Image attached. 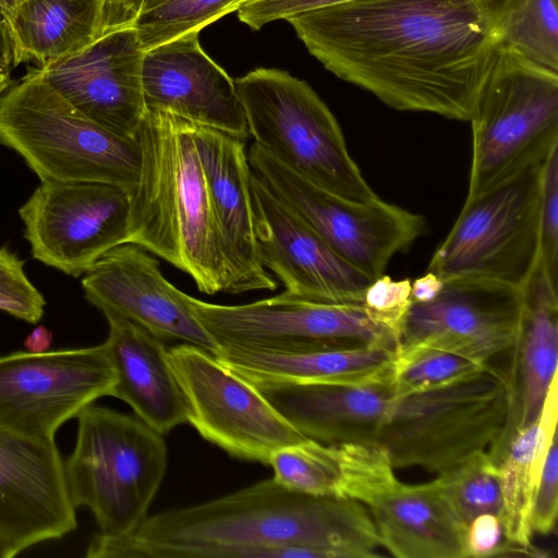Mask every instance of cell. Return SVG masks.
I'll return each instance as SVG.
<instances>
[{"label":"cell","mask_w":558,"mask_h":558,"mask_svg":"<svg viewBox=\"0 0 558 558\" xmlns=\"http://www.w3.org/2000/svg\"><path fill=\"white\" fill-rule=\"evenodd\" d=\"M287 21L339 78L396 110L462 121L500 47L485 0H352Z\"/></svg>","instance_id":"cell-1"},{"label":"cell","mask_w":558,"mask_h":558,"mask_svg":"<svg viewBox=\"0 0 558 558\" xmlns=\"http://www.w3.org/2000/svg\"><path fill=\"white\" fill-rule=\"evenodd\" d=\"M367 508L260 481L196 506L147 517L131 534H95L88 558H373Z\"/></svg>","instance_id":"cell-2"},{"label":"cell","mask_w":558,"mask_h":558,"mask_svg":"<svg viewBox=\"0 0 558 558\" xmlns=\"http://www.w3.org/2000/svg\"><path fill=\"white\" fill-rule=\"evenodd\" d=\"M136 138L142 163L138 181L129 191L128 243L186 272L208 295L229 293L231 268L193 123L171 112L146 110Z\"/></svg>","instance_id":"cell-3"},{"label":"cell","mask_w":558,"mask_h":558,"mask_svg":"<svg viewBox=\"0 0 558 558\" xmlns=\"http://www.w3.org/2000/svg\"><path fill=\"white\" fill-rule=\"evenodd\" d=\"M514 376L488 364L452 384L395 397L376 441L395 469L417 466L436 474L492 452L511 424Z\"/></svg>","instance_id":"cell-4"},{"label":"cell","mask_w":558,"mask_h":558,"mask_svg":"<svg viewBox=\"0 0 558 558\" xmlns=\"http://www.w3.org/2000/svg\"><path fill=\"white\" fill-rule=\"evenodd\" d=\"M0 144L13 149L41 181L101 182L130 191L142 150L92 121L31 68L0 98Z\"/></svg>","instance_id":"cell-5"},{"label":"cell","mask_w":558,"mask_h":558,"mask_svg":"<svg viewBox=\"0 0 558 558\" xmlns=\"http://www.w3.org/2000/svg\"><path fill=\"white\" fill-rule=\"evenodd\" d=\"M76 418L75 446L64 461L72 502L90 510L99 534H131L148 517L167 471L163 435L135 414L95 404Z\"/></svg>","instance_id":"cell-6"},{"label":"cell","mask_w":558,"mask_h":558,"mask_svg":"<svg viewBox=\"0 0 558 558\" xmlns=\"http://www.w3.org/2000/svg\"><path fill=\"white\" fill-rule=\"evenodd\" d=\"M234 85L250 136L278 162L342 198H379L350 156L337 119L305 81L257 68Z\"/></svg>","instance_id":"cell-7"},{"label":"cell","mask_w":558,"mask_h":558,"mask_svg":"<svg viewBox=\"0 0 558 558\" xmlns=\"http://www.w3.org/2000/svg\"><path fill=\"white\" fill-rule=\"evenodd\" d=\"M466 199L543 163L558 147V72L499 48L469 120Z\"/></svg>","instance_id":"cell-8"},{"label":"cell","mask_w":558,"mask_h":558,"mask_svg":"<svg viewBox=\"0 0 558 558\" xmlns=\"http://www.w3.org/2000/svg\"><path fill=\"white\" fill-rule=\"evenodd\" d=\"M545 161L465 201L426 271L444 281L485 279L522 290L539 263Z\"/></svg>","instance_id":"cell-9"},{"label":"cell","mask_w":558,"mask_h":558,"mask_svg":"<svg viewBox=\"0 0 558 558\" xmlns=\"http://www.w3.org/2000/svg\"><path fill=\"white\" fill-rule=\"evenodd\" d=\"M186 302L219 348L306 352L398 345L395 332L362 304L311 301L284 292L242 305L214 304L187 294Z\"/></svg>","instance_id":"cell-10"},{"label":"cell","mask_w":558,"mask_h":558,"mask_svg":"<svg viewBox=\"0 0 558 558\" xmlns=\"http://www.w3.org/2000/svg\"><path fill=\"white\" fill-rule=\"evenodd\" d=\"M247 160L253 174L276 198L372 279L384 275L391 258L424 231L421 215L381 198L359 203L333 195L278 162L255 142Z\"/></svg>","instance_id":"cell-11"},{"label":"cell","mask_w":558,"mask_h":558,"mask_svg":"<svg viewBox=\"0 0 558 558\" xmlns=\"http://www.w3.org/2000/svg\"><path fill=\"white\" fill-rule=\"evenodd\" d=\"M117 375L106 344L0 356V428L54 439L69 420L106 396Z\"/></svg>","instance_id":"cell-12"},{"label":"cell","mask_w":558,"mask_h":558,"mask_svg":"<svg viewBox=\"0 0 558 558\" xmlns=\"http://www.w3.org/2000/svg\"><path fill=\"white\" fill-rule=\"evenodd\" d=\"M169 355L191 404L189 423L230 456L268 464L277 450L307 439L214 354L182 342Z\"/></svg>","instance_id":"cell-13"},{"label":"cell","mask_w":558,"mask_h":558,"mask_svg":"<svg viewBox=\"0 0 558 558\" xmlns=\"http://www.w3.org/2000/svg\"><path fill=\"white\" fill-rule=\"evenodd\" d=\"M19 215L32 256L75 278L129 240V191L108 183L41 181Z\"/></svg>","instance_id":"cell-14"},{"label":"cell","mask_w":558,"mask_h":558,"mask_svg":"<svg viewBox=\"0 0 558 558\" xmlns=\"http://www.w3.org/2000/svg\"><path fill=\"white\" fill-rule=\"evenodd\" d=\"M522 312L520 289L485 279L447 280L433 300L411 303L397 347H432L488 364L518 352Z\"/></svg>","instance_id":"cell-15"},{"label":"cell","mask_w":558,"mask_h":558,"mask_svg":"<svg viewBox=\"0 0 558 558\" xmlns=\"http://www.w3.org/2000/svg\"><path fill=\"white\" fill-rule=\"evenodd\" d=\"M135 15H120L88 45L38 69L82 114L124 137H136L146 112Z\"/></svg>","instance_id":"cell-16"},{"label":"cell","mask_w":558,"mask_h":558,"mask_svg":"<svg viewBox=\"0 0 558 558\" xmlns=\"http://www.w3.org/2000/svg\"><path fill=\"white\" fill-rule=\"evenodd\" d=\"M251 194L262 265L284 293L311 301L362 304L374 280L339 255L253 174Z\"/></svg>","instance_id":"cell-17"},{"label":"cell","mask_w":558,"mask_h":558,"mask_svg":"<svg viewBox=\"0 0 558 558\" xmlns=\"http://www.w3.org/2000/svg\"><path fill=\"white\" fill-rule=\"evenodd\" d=\"M76 527V508L54 439L0 428V538L10 558Z\"/></svg>","instance_id":"cell-18"},{"label":"cell","mask_w":558,"mask_h":558,"mask_svg":"<svg viewBox=\"0 0 558 558\" xmlns=\"http://www.w3.org/2000/svg\"><path fill=\"white\" fill-rule=\"evenodd\" d=\"M86 300L106 314L123 317L162 341H181L215 356L220 348L198 322L186 293L162 275L147 250L123 243L102 255L82 279Z\"/></svg>","instance_id":"cell-19"},{"label":"cell","mask_w":558,"mask_h":558,"mask_svg":"<svg viewBox=\"0 0 558 558\" xmlns=\"http://www.w3.org/2000/svg\"><path fill=\"white\" fill-rule=\"evenodd\" d=\"M198 34L189 33L144 52L145 108L245 141L250 132L234 80L203 50Z\"/></svg>","instance_id":"cell-20"},{"label":"cell","mask_w":558,"mask_h":558,"mask_svg":"<svg viewBox=\"0 0 558 558\" xmlns=\"http://www.w3.org/2000/svg\"><path fill=\"white\" fill-rule=\"evenodd\" d=\"M242 378L304 437L322 444L376 441L395 398L390 376L356 384Z\"/></svg>","instance_id":"cell-21"},{"label":"cell","mask_w":558,"mask_h":558,"mask_svg":"<svg viewBox=\"0 0 558 558\" xmlns=\"http://www.w3.org/2000/svg\"><path fill=\"white\" fill-rule=\"evenodd\" d=\"M193 134L231 268L229 293L274 291L277 281L262 265L257 246L245 141L195 123Z\"/></svg>","instance_id":"cell-22"},{"label":"cell","mask_w":558,"mask_h":558,"mask_svg":"<svg viewBox=\"0 0 558 558\" xmlns=\"http://www.w3.org/2000/svg\"><path fill=\"white\" fill-rule=\"evenodd\" d=\"M380 546L398 558H466V527L435 481L400 482L390 468L372 481L360 499Z\"/></svg>","instance_id":"cell-23"},{"label":"cell","mask_w":558,"mask_h":558,"mask_svg":"<svg viewBox=\"0 0 558 558\" xmlns=\"http://www.w3.org/2000/svg\"><path fill=\"white\" fill-rule=\"evenodd\" d=\"M105 317L109 332L104 343L117 375L112 397L162 435L189 423L191 404L165 341L118 315Z\"/></svg>","instance_id":"cell-24"},{"label":"cell","mask_w":558,"mask_h":558,"mask_svg":"<svg viewBox=\"0 0 558 558\" xmlns=\"http://www.w3.org/2000/svg\"><path fill=\"white\" fill-rule=\"evenodd\" d=\"M132 11L131 0H26L2 17L13 68L33 61L40 69L71 54Z\"/></svg>","instance_id":"cell-25"},{"label":"cell","mask_w":558,"mask_h":558,"mask_svg":"<svg viewBox=\"0 0 558 558\" xmlns=\"http://www.w3.org/2000/svg\"><path fill=\"white\" fill-rule=\"evenodd\" d=\"M396 350L385 345L306 352L220 348L216 359L245 378L356 384L389 377Z\"/></svg>","instance_id":"cell-26"},{"label":"cell","mask_w":558,"mask_h":558,"mask_svg":"<svg viewBox=\"0 0 558 558\" xmlns=\"http://www.w3.org/2000/svg\"><path fill=\"white\" fill-rule=\"evenodd\" d=\"M522 295L518 344V352L522 353V395L512 433L538 418L557 376L558 362V286L550 281L539 263L522 289Z\"/></svg>","instance_id":"cell-27"},{"label":"cell","mask_w":558,"mask_h":558,"mask_svg":"<svg viewBox=\"0 0 558 558\" xmlns=\"http://www.w3.org/2000/svg\"><path fill=\"white\" fill-rule=\"evenodd\" d=\"M378 449L376 441L322 444L306 439L277 450L268 464L274 480L289 489L351 498Z\"/></svg>","instance_id":"cell-28"},{"label":"cell","mask_w":558,"mask_h":558,"mask_svg":"<svg viewBox=\"0 0 558 558\" xmlns=\"http://www.w3.org/2000/svg\"><path fill=\"white\" fill-rule=\"evenodd\" d=\"M538 420V418H537ZM537 420L517 428L498 460L501 492L500 519L511 555L532 548V508L536 482L532 472L537 442Z\"/></svg>","instance_id":"cell-29"},{"label":"cell","mask_w":558,"mask_h":558,"mask_svg":"<svg viewBox=\"0 0 558 558\" xmlns=\"http://www.w3.org/2000/svg\"><path fill=\"white\" fill-rule=\"evenodd\" d=\"M500 47L558 72V0H485Z\"/></svg>","instance_id":"cell-30"},{"label":"cell","mask_w":558,"mask_h":558,"mask_svg":"<svg viewBox=\"0 0 558 558\" xmlns=\"http://www.w3.org/2000/svg\"><path fill=\"white\" fill-rule=\"evenodd\" d=\"M442 497L466 527L477 515L500 514L498 463L488 451L478 452L434 480Z\"/></svg>","instance_id":"cell-31"},{"label":"cell","mask_w":558,"mask_h":558,"mask_svg":"<svg viewBox=\"0 0 558 558\" xmlns=\"http://www.w3.org/2000/svg\"><path fill=\"white\" fill-rule=\"evenodd\" d=\"M488 364L432 347L400 345L391 365L395 397L421 392L470 377Z\"/></svg>","instance_id":"cell-32"},{"label":"cell","mask_w":558,"mask_h":558,"mask_svg":"<svg viewBox=\"0 0 558 558\" xmlns=\"http://www.w3.org/2000/svg\"><path fill=\"white\" fill-rule=\"evenodd\" d=\"M241 0H163L135 15L133 25L144 51L198 32L236 11Z\"/></svg>","instance_id":"cell-33"},{"label":"cell","mask_w":558,"mask_h":558,"mask_svg":"<svg viewBox=\"0 0 558 558\" xmlns=\"http://www.w3.org/2000/svg\"><path fill=\"white\" fill-rule=\"evenodd\" d=\"M25 260L8 247L0 248V311L27 322L38 323L46 301L24 271Z\"/></svg>","instance_id":"cell-34"},{"label":"cell","mask_w":558,"mask_h":558,"mask_svg":"<svg viewBox=\"0 0 558 558\" xmlns=\"http://www.w3.org/2000/svg\"><path fill=\"white\" fill-rule=\"evenodd\" d=\"M539 265L558 286V147L544 165L539 211Z\"/></svg>","instance_id":"cell-35"},{"label":"cell","mask_w":558,"mask_h":558,"mask_svg":"<svg viewBox=\"0 0 558 558\" xmlns=\"http://www.w3.org/2000/svg\"><path fill=\"white\" fill-rule=\"evenodd\" d=\"M411 303V280H392L381 275L366 288L362 305L372 318L392 330L398 339Z\"/></svg>","instance_id":"cell-36"},{"label":"cell","mask_w":558,"mask_h":558,"mask_svg":"<svg viewBox=\"0 0 558 558\" xmlns=\"http://www.w3.org/2000/svg\"><path fill=\"white\" fill-rule=\"evenodd\" d=\"M558 512V449L557 437L548 448L535 489L532 508L533 533L550 534Z\"/></svg>","instance_id":"cell-37"},{"label":"cell","mask_w":558,"mask_h":558,"mask_svg":"<svg viewBox=\"0 0 558 558\" xmlns=\"http://www.w3.org/2000/svg\"><path fill=\"white\" fill-rule=\"evenodd\" d=\"M352 0H248L239 4V20L258 31L264 25Z\"/></svg>","instance_id":"cell-38"},{"label":"cell","mask_w":558,"mask_h":558,"mask_svg":"<svg viewBox=\"0 0 558 558\" xmlns=\"http://www.w3.org/2000/svg\"><path fill=\"white\" fill-rule=\"evenodd\" d=\"M466 558H485L511 554L499 514L484 513L466 526Z\"/></svg>","instance_id":"cell-39"},{"label":"cell","mask_w":558,"mask_h":558,"mask_svg":"<svg viewBox=\"0 0 558 558\" xmlns=\"http://www.w3.org/2000/svg\"><path fill=\"white\" fill-rule=\"evenodd\" d=\"M445 281L437 275L426 271V274L411 281L412 302L424 303L433 300L442 289Z\"/></svg>","instance_id":"cell-40"},{"label":"cell","mask_w":558,"mask_h":558,"mask_svg":"<svg viewBox=\"0 0 558 558\" xmlns=\"http://www.w3.org/2000/svg\"><path fill=\"white\" fill-rule=\"evenodd\" d=\"M52 342V332L45 326H37L25 339L26 351L43 353L49 351Z\"/></svg>","instance_id":"cell-41"},{"label":"cell","mask_w":558,"mask_h":558,"mask_svg":"<svg viewBox=\"0 0 558 558\" xmlns=\"http://www.w3.org/2000/svg\"><path fill=\"white\" fill-rule=\"evenodd\" d=\"M13 69L12 51L8 32L0 19V73L10 74Z\"/></svg>","instance_id":"cell-42"},{"label":"cell","mask_w":558,"mask_h":558,"mask_svg":"<svg viewBox=\"0 0 558 558\" xmlns=\"http://www.w3.org/2000/svg\"><path fill=\"white\" fill-rule=\"evenodd\" d=\"M26 0H0V19L9 14L12 10L19 7Z\"/></svg>","instance_id":"cell-43"},{"label":"cell","mask_w":558,"mask_h":558,"mask_svg":"<svg viewBox=\"0 0 558 558\" xmlns=\"http://www.w3.org/2000/svg\"><path fill=\"white\" fill-rule=\"evenodd\" d=\"M163 0H131L136 14L146 11Z\"/></svg>","instance_id":"cell-44"},{"label":"cell","mask_w":558,"mask_h":558,"mask_svg":"<svg viewBox=\"0 0 558 558\" xmlns=\"http://www.w3.org/2000/svg\"><path fill=\"white\" fill-rule=\"evenodd\" d=\"M14 82L10 74L0 73V98L11 87Z\"/></svg>","instance_id":"cell-45"},{"label":"cell","mask_w":558,"mask_h":558,"mask_svg":"<svg viewBox=\"0 0 558 558\" xmlns=\"http://www.w3.org/2000/svg\"><path fill=\"white\" fill-rule=\"evenodd\" d=\"M0 558H10L9 551L0 538Z\"/></svg>","instance_id":"cell-46"},{"label":"cell","mask_w":558,"mask_h":558,"mask_svg":"<svg viewBox=\"0 0 558 558\" xmlns=\"http://www.w3.org/2000/svg\"><path fill=\"white\" fill-rule=\"evenodd\" d=\"M245 1H248V0H241V2H240V3L245 2Z\"/></svg>","instance_id":"cell-47"}]
</instances>
